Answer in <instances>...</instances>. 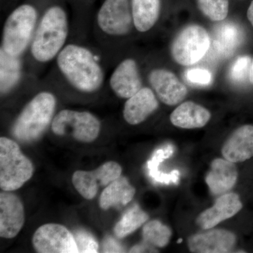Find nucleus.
I'll use <instances>...</instances> for the list:
<instances>
[{
	"label": "nucleus",
	"mask_w": 253,
	"mask_h": 253,
	"mask_svg": "<svg viewBox=\"0 0 253 253\" xmlns=\"http://www.w3.org/2000/svg\"><path fill=\"white\" fill-rule=\"evenodd\" d=\"M38 78L28 71L24 57H14L0 50V91L1 96L12 93Z\"/></svg>",
	"instance_id": "13"
},
{
	"label": "nucleus",
	"mask_w": 253,
	"mask_h": 253,
	"mask_svg": "<svg viewBox=\"0 0 253 253\" xmlns=\"http://www.w3.org/2000/svg\"><path fill=\"white\" fill-rule=\"evenodd\" d=\"M104 253H124L125 249L122 245L111 236H107L103 243Z\"/></svg>",
	"instance_id": "30"
},
{
	"label": "nucleus",
	"mask_w": 253,
	"mask_h": 253,
	"mask_svg": "<svg viewBox=\"0 0 253 253\" xmlns=\"http://www.w3.org/2000/svg\"><path fill=\"white\" fill-rule=\"evenodd\" d=\"M249 80L251 83L253 84V59L251 63V71H250Z\"/></svg>",
	"instance_id": "33"
},
{
	"label": "nucleus",
	"mask_w": 253,
	"mask_h": 253,
	"mask_svg": "<svg viewBox=\"0 0 253 253\" xmlns=\"http://www.w3.org/2000/svg\"><path fill=\"white\" fill-rule=\"evenodd\" d=\"M143 239L154 247L163 248L169 244L172 231L161 221L152 220L146 223L142 229Z\"/></svg>",
	"instance_id": "25"
},
{
	"label": "nucleus",
	"mask_w": 253,
	"mask_h": 253,
	"mask_svg": "<svg viewBox=\"0 0 253 253\" xmlns=\"http://www.w3.org/2000/svg\"><path fill=\"white\" fill-rule=\"evenodd\" d=\"M134 30L146 33L156 26L161 14V0H130Z\"/></svg>",
	"instance_id": "22"
},
{
	"label": "nucleus",
	"mask_w": 253,
	"mask_h": 253,
	"mask_svg": "<svg viewBox=\"0 0 253 253\" xmlns=\"http://www.w3.org/2000/svg\"><path fill=\"white\" fill-rule=\"evenodd\" d=\"M149 216L135 205L126 211L114 228V233L118 239H123L132 234L146 222Z\"/></svg>",
	"instance_id": "24"
},
{
	"label": "nucleus",
	"mask_w": 253,
	"mask_h": 253,
	"mask_svg": "<svg viewBox=\"0 0 253 253\" xmlns=\"http://www.w3.org/2000/svg\"><path fill=\"white\" fill-rule=\"evenodd\" d=\"M42 13L31 3H24L14 8L3 23L0 50L14 57H24Z\"/></svg>",
	"instance_id": "5"
},
{
	"label": "nucleus",
	"mask_w": 253,
	"mask_h": 253,
	"mask_svg": "<svg viewBox=\"0 0 253 253\" xmlns=\"http://www.w3.org/2000/svg\"><path fill=\"white\" fill-rule=\"evenodd\" d=\"M106 83L113 94L123 99H129L144 86L139 64L132 57L116 63Z\"/></svg>",
	"instance_id": "9"
},
{
	"label": "nucleus",
	"mask_w": 253,
	"mask_h": 253,
	"mask_svg": "<svg viewBox=\"0 0 253 253\" xmlns=\"http://www.w3.org/2000/svg\"><path fill=\"white\" fill-rule=\"evenodd\" d=\"M51 65L45 78L54 86L93 96L106 86V69L111 62L99 47L90 45L81 37L71 36Z\"/></svg>",
	"instance_id": "1"
},
{
	"label": "nucleus",
	"mask_w": 253,
	"mask_h": 253,
	"mask_svg": "<svg viewBox=\"0 0 253 253\" xmlns=\"http://www.w3.org/2000/svg\"><path fill=\"white\" fill-rule=\"evenodd\" d=\"M251 58L248 56H240L234 61L229 71V78L236 83H244L249 78L251 67Z\"/></svg>",
	"instance_id": "27"
},
{
	"label": "nucleus",
	"mask_w": 253,
	"mask_h": 253,
	"mask_svg": "<svg viewBox=\"0 0 253 253\" xmlns=\"http://www.w3.org/2000/svg\"><path fill=\"white\" fill-rule=\"evenodd\" d=\"M243 204L236 194H226L218 198L214 206L199 214L196 224L204 229H210L222 221L234 217L242 209Z\"/></svg>",
	"instance_id": "17"
},
{
	"label": "nucleus",
	"mask_w": 253,
	"mask_h": 253,
	"mask_svg": "<svg viewBox=\"0 0 253 253\" xmlns=\"http://www.w3.org/2000/svg\"><path fill=\"white\" fill-rule=\"evenodd\" d=\"M47 82L48 86L37 91L14 120L11 131L18 141L29 143L38 140L51 126L58 99Z\"/></svg>",
	"instance_id": "4"
},
{
	"label": "nucleus",
	"mask_w": 253,
	"mask_h": 253,
	"mask_svg": "<svg viewBox=\"0 0 253 253\" xmlns=\"http://www.w3.org/2000/svg\"><path fill=\"white\" fill-rule=\"evenodd\" d=\"M136 190L125 176H120L106 186L99 199V206L105 211L126 206L134 198Z\"/></svg>",
	"instance_id": "23"
},
{
	"label": "nucleus",
	"mask_w": 253,
	"mask_h": 253,
	"mask_svg": "<svg viewBox=\"0 0 253 253\" xmlns=\"http://www.w3.org/2000/svg\"><path fill=\"white\" fill-rule=\"evenodd\" d=\"M237 178L238 170L235 163L225 158H217L211 164L206 181L211 192L214 195H219L232 189Z\"/></svg>",
	"instance_id": "19"
},
{
	"label": "nucleus",
	"mask_w": 253,
	"mask_h": 253,
	"mask_svg": "<svg viewBox=\"0 0 253 253\" xmlns=\"http://www.w3.org/2000/svg\"><path fill=\"white\" fill-rule=\"evenodd\" d=\"M122 168L118 163L109 161L94 171L78 170L72 177L73 186L85 199H94L100 186H107L119 178Z\"/></svg>",
	"instance_id": "10"
},
{
	"label": "nucleus",
	"mask_w": 253,
	"mask_h": 253,
	"mask_svg": "<svg viewBox=\"0 0 253 253\" xmlns=\"http://www.w3.org/2000/svg\"><path fill=\"white\" fill-rule=\"evenodd\" d=\"M50 127L56 135L71 136L81 142L90 143L99 136L101 123L89 111L66 109L56 113Z\"/></svg>",
	"instance_id": "7"
},
{
	"label": "nucleus",
	"mask_w": 253,
	"mask_h": 253,
	"mask_svg": "<svg viewBox=\"0 0 253 253\" xmlns=\"http://www.w3.org/2000/svg\"><path fill=\"white\" fill-rule=\"evenodd\" d=\"M150 87L163 104L174 106L179 104L187 95V89L177 77L168 70L154 68L147 76Z\"/></svg>",
	"instance_id": "12"
},
{
	"label": "nucleus",
	"mask_w": 253,
	"mask_h": 253,
	"mask_svg": "<svg viewBox=\"0 0 253 253\" xmlns=\"http://www.w3.org/2000/svg\"><path fill=\"white\" fill-rule=\"evenodd\" d=\"M236 243L235 234L224 229L196 234L188 240L190 251L196 253H225L230 252Z\"/></svg>",
	"instance_id": "15"
},
{
	"label": "nucleus",
	"mask_w": 253,
	"mask_h": 253,
	"mask_svg": "<svg viewBox=\"0 0 253 253\" xmlns=\"http://www.w3.org/2000/svg\"><path fill=\"white\" fill-rule=\"evenodd\" d=\"M186 78L191 83L197 85L206 86L212 82V74L202 68H193L186 72Z\"/></svg>",
	"instance_id": "29"
},
{
	"label": "nucleus",
	"mask_w": 253,
	"mask_h": 253,
	"mask_svg": "<svg viewBox=\"0 0 253 253\" xmlns=\"http://www.w3.org/2000/svg\"><path fill=\"white\" fill-rule=\"evenodd\" d=\"M247 16L250 22H251V24H252V26H253V1L251 2L249 9H248Z\"/></svg>",
	"instance_id": "32"
},
{
	"label": "nucleus",
	"mask_w": 253,
	"mask_h": 253,
	"mask_svg": "<svg viewBox=\"0 0 253 253\" xmlns=\"http://www.w3.org/2000/svg\"><path fill=\"white\" fill-rule=\"evenodd\" d=\"M33 244L38 253H78L73 234L61 224H46L38 228Z\"/></svg>",
	"instance_id": "11"
},
{
	"label": "nucleus",
	"mask_w": 253,
	"mask_h": 253,
	"mask_svg": "<svg viewBox=\"0 0 253 253\" xmlns=\"http://www.w3.org/2000/svg\"><path fill=\"white\" fill-rule=\"evenodd\" d=\"M130 253H154L157 252L155 249L154 246H151L147 243L144 242L143 244L136 245L134 246L129 251Z\"/></svg>",
	"instance_id": "31"
},
{
	"label": "nucleus",
	"mask_w": 253,
	"mask_h": 253,
	"mask_svg": "<svg viewBox=\"0 0 253 253\" xmlns=\"http://www.w3.org/2000/svg\"><path fill=\"white\" fill-rule=\"evenodd\" d=\"M91 27L98 47L111 62L118 42L129 36L134 29L130 0H104Z\"/></svg>",
	"instance_id": "3"
},
{
	"label": "nucleus",
	"mask_w": 253,
	"mask_h": 253,
	"mask_svg": "<svg viewBox=\"0 0 253 253\" xmlns=\"http://www.w3.org/2000/svg\"><path fill=\"white\" fill-rule=\"evenodd\" d=\"M243 38L242 30L238 25L231 22L219 23L213 32V52L219 57H229L241 45Z\"/></svg>",
	"instance_id": "20"
},
{
	"label": "nucleus",
	"mask_w": 253,
	"mask_h": 253,
	"mask_svg": "<svg viewBox=\"0 0 253 253\" xmlns=\"http://www.w3.org/2000/svg\"><path fill=\"white\" fill-rule=\"evenodd\" d=\"M33 163L18 145L9 138H0V187L4 191L20 189L33 176Z\"/></svg>",
	"instance_id": "6"
},
{
	"label": "nucleus",
	"mask_w": 253,
	"mask_h": 253,
	"mask_svg": "<svg viewBox=\"0 0 253 253\" xmlns=\"http://www.w3.org/2000/svg\"><path fill=\"white\" fill-rule=\"evenodd\" d=\"M25 222L23 205L16 195L4 191L0 194V236L13 239Z\"/></svg>",
	"instance_id": "14"
},
{
	"label": "nucleus",
	"mask_w": 253,
	"mask_h": 253,
	"mask_svg": "<svg viewBox=\"0 0 253 253\" xmlns=\"http://www.w3.org/2000/svg\"><path fill=\"white\" fill-rule=\"evenodd\" d=\"M157 96L149 86L142 88L129 99H126L123 109V118L128 124H141L158 109Z\"/></svg>",
	"instance_id": "16"
},
{
	"label": "nucleus",
	"mask_w": 253,
	"mask_h": 253,
	"mask_svg": "<svg viewBox=\"0 0 253 253\" xmlns=\"http://www.w3.org/2000/svg\"><path fill=\"white\" fill-rule=\"evenodd\" d=\"M211 118V113L206 108L193 101H186L173 111L170 121L178 127L196 129L206 126Z\"/></svg>",
	"instance_id": "21"
},
{
	"label": "nucleus",
	"mask_w": 253,
	"mask_h": 253,
	"mask_svg": "<svg viewBox=\"0 0 253 253\" xmlns=\"http://www.w3.org/2000/svg\"><path fill=\"white\" fill-rule=\"evenodd\" d=\"M223 157L231 162H244L253 156V126H241L228 138L221 149Z\"/></svg>",
	"instance_id": "18"
},
{
	"label": "nucleus",
	"mask_w": 253,
	"mask_h": 253,
	"mask_svg": "<svg viewBox=\"0 0 253 253\" xmlns=\"http://www.w3.org/2000/svg\"><path fill=\"white\" fill-rule=\"evenodd\" d=\"M78 253H98L99 244L90 233L84 229H78L73 232Z\"/></svg>",
	"instance_id": "28"
},
{
	"label": "nucleus",
	"mask_w": 253,
	"mask_h": 253,
	"mask_svg": "<svg viewBox=\"0 0 253 253\" xmlns=\"http://www.w3.org/2000/svg\"><path fill=\"white\" fill-rule=\"evenodd\" d=\"M199 9L210 20L221 21L229 12V0H198Z\"/></svg>",
	"instance_id": "26"
},
{
	"label": "nucleus",
	"mask_w": 253,
	"mask_h": 253,
	"mask_svg": "<svg viewBox=\"0 0 253 253\" xmlns=\"http://www.w3.org/2000/svg\"><path fill=\"white\" fill-rule=\"evenodd\" d=\"M73 23L59 4L47 6L42 13L24 59L31 74L38 77L67 44L72 36Z\"/></svg>",
	"instance_id": "2"
},
{
	"label": "nucleus",
	"mask_w": 253,
	"mask_h": 253,
	"mask_svg": "<svg viewBox=\"0 0 253 253\" xmlns=\"http://www.w3.org/2000/svg\"><path fill=\"white\" fill-rule=\"evenodd\" d=\"M211 39L207 31L198 25L184 28L176 36L171 46V54L181 66H191L199 62L208 52Z\"/></svg>",
	"instance_id": "8"
}]
</instances>
